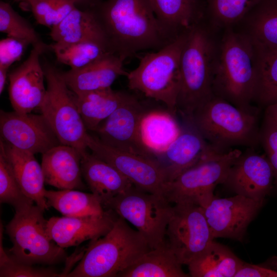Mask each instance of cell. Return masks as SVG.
<instances>
[{
    "label": "cell",
    "instance_id": "obj_30",
    "mask_svg": "<svg viewBox=\"0 0 277 277\" xmlns=\"http://www.w3.org/2000/svg\"><path fill=\"white\" fill-rule=\"evenodd\" d=\"M243 261L228 247L213 241L188 265L190 276L234 277Z\"/></svg>",
    "mask_w": 277,
    "mask_h": 277
},
{
    "label": "cell",
    "instance_id": "obj_38",
    "mask_svg": "<svg viewBox=\"0 0 277 277\" xmlns=\"http://www.w3.org/2000/svg\"><path fill=\"white\" fill-rule=\"evenodd\" d=\"M3 226L0 228V277H61L51 268L34 267L13 260L3 245Z\"/></svg>",
    "mask_w": 277,
    "mask_h": 277
},
{
    "label": "cell",
    "instance_id": "obj_31",
    "mask_svg": "<svg viewBox=\"0 0 277 277\" xmlns=\"http://www.w3.org/2000/svg\"><path fill=\"white\" fill-rule=\"evenodd\" d=\"M47 204L64 216H83L103 213L106 209L93 193L76 189L46 190Z\"/></svg>",
    "mask_w": 277,
    "mask_h": 277
},
{
    "label": "cell",
    "instance_id": "obj_12",
    "mask_svg": "<svg viewBox=\"0 0 277 277\" xmlns=\"http://www.w3.org/2000/svg\"><path fill=\"white\" fill-rule=\"evenodd\" d=\"M181 117L180 131L177 136L165 149L154 156V160L164 172L166 183L171 182L201 161L225 152L213 146L204 138L191 117Z\"/></svg>",
    "mask_w": 277,
    "mask_h": 277
},
{
    "label": "cell",
    "instance_id": "obj_19",
    "mask_svg": "<svg viewBox=\"0 0 277 277\" xmlns=\"http://www.w3.org/2000/svg\"><path fill=\"white\" fill-rule=\"evenodd\" d=\"M117 217L110 209L99 214L53 216L47 220V229L51 239L65 248L105 235Z\"/></svg>",
    "mask_w": 277,
    "mask_h": 277
},
{
    "label": "cell",
    "instance_id": "obj_21",
    "mask_svg": "<svg viewBox=\"0 0 277 277\" xmlns=\"http://www.w3.org/2000/svg\"><path fill=\"white\" fill-rule=\"evenodd\" d=\"M42 154V168L46 184L59 189H84L81 161L77 149L60 144Z\"/></svg>",
    "mask_w": 277,
    "mask_h": 277
},
{
    "label": "cell",
    "instance_id": "obj_14",
    "mask_svg": "<svg viewBox=\"0 0 277 277\" xmlns=\"http://www.w3.org/2000/svg\"><path fill=\"white\" fill-rule=\"evenodd\" d=\"M264 202L238 194L226 198L215 197L202 207L213 239L227 238L243 242L248 226Z\"/></svg>",
    "mask_w": 277,
    "mask_h": 277
},
{
    "label": "cell",
    "instance_id": "obj_10",
    "mask_svg": "<svg viewBox=\"0 0 277 277\" xmlns=\"http://www.w3.org/2000/svg\"><path fill=\"white\" fill-rule=\"evenodd\" d=\"M242 153L234 148L201 161L166 183L163 196L171 204L190 203L205 208L215 197V187L223 184L229 168Z\"/></svg>",
    "mask_w": 277,
    "mask_h": 277
},
{
    "label": "cell",
    "instance_id": "obj_27",
    "mask_svg": "<svg viewBox=\"0 0 277 277\" xmlns=\"http://www.w3.org/2000/svg\"><path fill=\"white\" fill-rule=\"evenodd\" d=\"M145 109L139 127L141 142L153 159L173 141L181 128L175 113L168 109Z\"/></svg>",
    "mask_w": 277,
    "mask_h": 277
},
{
    "label": "cell",
    "instance_id": "obj_45",
    "mask_svg": "<svg viewBox=\"0 0 277 277\" xmlns=\"http://www.w3.org/2000/svg\"><path fill=\"white\" fill-rule=\"evenodd\" d=\"M15 2H21L22 3H26L28 0H13Z\"/></svg>",
    "mask_w": 277,
    "mask_h": 277
},
{
    "label": "cell",
    "instance_id": "obj_13",
    "mask_svg": "<svg viewBox=\"0 0 277 277\" xmlns=\"http://www.w3.org/2000/svg\"><path fill=\"white\" fill-rule=\"evenodd\" d=\"M87 147L92 153L116 168L135 187L163 195L166 179L154 160L113 148L90 134Z\"/></svg>",
    "mask_w": 277,
    "mask_h": 277
},
{
    "label": "cell",
    "instance_id": "obj_26",
    "mask_svg": "<svg viewBox=\"0 0 277 277\" xmlns=\"http://www.w3.org/2000/svg\"><path fill=\"white\" fill-rule=\"evenodd\" d=\"M5 152L17 182L25 194L44 211L49 207L45 197V180L42 166L34 154L4 143Z\"/></svg>",
    "mask_w": 277,
    "mask_h": 277
},
{
    "label": "cell",
    "instance_id": "obj_24",
    "mask_svg": "<svg viewBox=\"0 0 277 277\" xmlns=\"http://www.w3.org/2000/svg\"><path fill=\"white\" fill-rule=\"evenodd\" d=\"M50 30L51 38L58 45L93 41L109 45L106 34L92 7L82 10L75 6Z\"/></svg>",
    "mask_w": 277,
    "mask_h": 277
},
{
    "label": "cell",
    "instance_id": "obj_28",
    "mask_svg": "<svg viewBox=\"0 0 277 277\" xmlns=\"http://www.w3.org/2000/svg\"><path fill=\"white\" fill-rule=\"evenodd\" d=\"M131 95L111 87L75 95L77 106L87 129L95 131Z\"/></svg>",
    "mask_w": 277,
    "mask_h": 277
},
{
    "label": "cell",
    "instance_id": "obj_20",
    "mask_svg": "<svg viewBox=\"0 0 277 277\" xmlns=\"http://www.w3.org/2000/svg\"><path fill=\"white\" fill-rule=\"evenodd\" d=\"M170 42L189 32L206 18V0H149Z\"/></svg>",
    "mask_w": 277,
    "mask_h": 277
},
{
    "label": "cell",
    "instance_id": "obj_39",
    "mask_svg": "<svg viewBox=\"0 0 277 277\" xmlns=\"http://www.w3.org/2000/svg\"><path fill=\"white\" fill-rule=\"evenodd\" d=\"M259 144L272 168L277 186V126L264 117L260 127Z\"/></svg>",
    "mask_w": 277,
    "mask_h": 277
},
{
    "label": "cell",
    "instance_id": "obj_32",
    "mask_svg": "<svg viewBox=\"0 0 277 277\" xmlns=\"http://www.w3.org/2000/svg\"><path fill=\"white\" fill-rule=\"evenodd\" d=\"M261 0H206V19L223 30L239 24Z\"/></svg>",
    "mask_w": 277,
    "mask_h": 277
},
{
    "label": "cell",
    "instance_id": "obj_4",
    "mask_svg": "<svg viewBox=\"0 0 277 277\" xmlns=\"http://www.w3.org/2000/svg\"><path fill=\"white\" fill-rule=\"evenodd\" d=\"M90 242L66 277H118L151 249L144 237L119 216L108 232Z\"/></svg>",
    "mask_w": 277,
    "mask_h": 277
},
{
    "label": "cell",
    "instance_id": "obj_25",
    "mask_svg": "<svg viewBox=\"0 0 277 277\" xmlns=\"http://www.w3.org/2000/svg\"><path fill=\"white\" fill-rule=\"evenodd\" d=\"M258 50H277V0H261L235 26Z\"/></svg>",
    "mask_w": 277,
    "mask_h": 277
},
{
    "label": "cell",
    "instance_id": "obj_17",
    "mask_svg": "<svg viewBox=\"0 0 277 277\" xmlns=\"http://www.w3.org/2000/svg\"><path fill=\"white\" fill-rule=\"evenodd\" d=\"M48 49L47 45L33 47L28 58L8 75L9 98L14 111L29 113L43 103L47 89L39 57Z\"/></svg>",
    "mask_w": 277,
    "mask_h": 277
},
{
    "label": "cell",
    "instance_id": "obj_2",
    "mask_svg": "<svg viewBox=\"0 0 277 277\" xmlns=\"http://www.w3.org/2000/svg\"><path fill=\"white\" fill-rule=\"evenodd\" d=\"M257 50L250 39L233 28L222 31L213 71L212 91L244 110H253Z\"/></svg>",
    "mask_w": 277,
    "mask_h": 277
},
{
    "label": "cell",
    "instance_id": "obj_41",
    "mask_svg": "<svg viewBox=\"0 0 277 277\" xmlns=\"http://www.w3.org/2000/svg\"><path fill=\"white\" fill-rule=\"evenodd\" d=\"M234 277H277V271L271 268L244 262Z\"/></svg>",
    "mask_w": 277,
    "mask_h": 277
},
{
    "label": "cell",
    "instance_id": "obj_23",
    "mask_svg": "<svg viewBox=\"0 0 277 277\" xmlns=\"http://www.w3.org/2000/svg\"><path fill=\"white\" fill-rule=\"evenodd\" d=\"M81 170L90 191L98 198L105 208L113 198L133 186L113 166L92 152L87 151L83 154Z\"/></svg>",
    "mask_w": 277,
    "mask_h": 277
},
{
    "label": "cell",
    "instance_id": "obj_7",
    "mask_svg": "<svg viewBox=\"0 0 277 277\" xmlns=\"http://www.w3.org/2000/svg\"><path fill=\"white\" fill-rule=\"evenodd\" d=\"M44 211L36 205L15 211L6 226L12 244L8 254L16 261L32 265H53L67 260L64 248L49 235Z\"/></svg>",
    "mask_w": 277,
    "mask_h": 277
},
{
    "label": "cell",
    "instance_id": "obj_3",
    "mask_svg": "<svg viewBox=\"0 0 277 277\" xmlns=\"http://www.w3.org/2000/svg\"><path fill=\"white\" fill-rule=\"evenodd\" d=\"M222 30L205 19L188 33L180 58V88L176 111L191 117L213 96L212 83L217 47Z\"/></svg>",
    "mask_w": 277,
    "mask_h": 277
},
{
    "label": "cell",
    "instance_id": "obj_34",
    "mask_svg": "<svg viewBox=\"0 0 277 277\" xmlns=\"http://www.w3.org/2000/svg\"><path fill=\"white\" fill-rule=\"evenodd\" d=\"M50 49L59 62L69 66L71 69L83 68L113 53L108 44L93 41L67 45L54 43L50 45Z\"/></svg>",
    "mask_w": 277,
    "mask_h": 277
},
{
    "label": "cell",
    "instance_id": "obj_33",
    "mask_svg": "<svg viewBox=\"0 0 277 277\" xmlns=\"http://www.w3.org/2000/svg\"><path fill=\"white\" fill-rule=\"evenodd\" d=\"M257 50L254 102L267 106L277 102V50Z\"/></svg>",
    "mask_w": 277,
    "mask_h": 277
},
{
    "label": "cell",
    "instance_id": "obj_42",
    "mask_svg": "<svg viewBox=\"0 0 277 277\" xmlns=\"http://www.w3.org/2000/svg\"><path fill=\"white\" fill-rule=\"evenodd\" d=\"M264 118L277 126V102L265 107Z\"/></svg>",
    "mask_w": 277,
    "mask_h": 277
},
{
    "label": "cell",
    "instance_id": "obj_44",
    "mask_svg": "<svg viewBox=\"0 0 277 277\" xmlns=\"http://www.w3.org/2000/svg\"><path fill=\"white\" fill-rule=\"evenodd\" d=\"M75 4L89 5L91 7L94 6L98 0H73Z\"/></svg>",
    "mask_w": 277,
    "mask_h": 277
},
{
    "label": "cell",
    "instance_id": "obj_18",
    "mask_svg": "<svg viewBox=\"0 0 277 277\" xmlns=\"http://www.w3.org/2000/svg\"><path fill=\"white\" fill-rule=\"evenodd\" d=\"M273 183V171L266 156L248 151L231 165L223 184L235 194L264 201Z\"/></svg>",
    "mask_w": 277,
    "mask_h": 277
},
{
    "label": "cell",
    "instance_id": "obj_40",
    "mask_svg": "<svg viewBox=\"0 0 277 277\" xmlns=\"http://www.w3.org/2000/svg\"><path fill=\"white\" fill-rule=\"evenodd\" d=\"M27 42L7 36L0 41V67L9 69L14 62L20 60L26 48Z\"/></svg>",
    "mask_w": 277,
    "mask_h": 277
},
{
    "label": "cell",
    "instance_id": "obj_35",
    "mask_svg": "<svg viewBox=\"0 0 277 277\" xmlns=\"http://www.w3.org/2000/svg\"><path fill=\"white\" fill-rule=\"evenodd\" d=\"M0 202L8 204L18 211L34 202L22 191L5 152L4 142H0Z\"/></svg>",
    "mask_w": 277,
    "mask_h": 277
},
{
    "label": "cell",
    "instance_id": "obj_11",
    "mask_svg": "<svg viewBox=\"0 0 277 277\" xmlns=\"http://www.w3.org/2000/svg\"><path fill=\"white\" fill-rule=\"evenodd\" d=\"M166 238V244L181 263L187 265L214 240L203 208L190 203L173 205Z\"/></svg>",
    "mask_w": 277,
    "mask_h": 277
},
{
    "label": "cell",
    "instance_id": "obj_15",
    "mask_svg": "<svg viewBox=\"0 0 277 277\" xmlns=\"http://www.w3.org/2000/svg\"><path fill=\"white\" fill-rule=\"evenodd\" d=\"M0 132L7 144L34 154L61 144L42 114L1 110Z\"/></svg>",
    "mask_w": 277,
    "mask_h": 277
},
{
    "label": "cell",
    "instance_id": "obj_36",
    "mask_svg": "<svg viewBox=\"0 0 277 277\" xmlns=\"http://www.w3.org/2000/svg\"><path fill=\"white\" fill-rule=\"evenodd\" d=\"M0 31L25 41L33 47L46 45L33 27L8 3L0 2Z\"/></svg>",
    "mask_w": 277,
    "mask_h": 277
},
{
    "label": "cell",
    "instance_id": "obj_16",
    "mask_svg": "<svg viewBox=\"0 0 277 277\" xmlns=\"http://www.w3.org/2000/svg\"><path fill=\"white\" fill-rule=\"evenodd\" d=\"M146 108L130 97L98 127L97 138L113 148L153 159L140 139L139 127Z\"/></svg>",
    "mask_w": 277,
    "mask_h": 277
},
{
    "label": "cell",
    "instance_id": "obj_8",
    "mask_svg": "<svg viewBox=\"0 0 277 277\" xmlns=\"http://www.w3.org/2000/svg\"><path fill=\"white\" fill-rule=\"evenodd\" d=\"M45 97L39 109L61 144L87 152L89 134L78 110L75 94L69 88L62 72L46 65Z\"/></svg>",
    "mask_w": 277,
    "mask_h": 277
},
{
    "label": "cell",
    "instance_id": "obj_5",
    "mask_svg": "<svg viewBox=\"0 0 277 277\" xmlns=\"http://www.w3.org/2000/svg\"><path fill=\"white\" fill-rule=\"evenodd\" d=\"M204 138L221 151L259 144V109H240L213 96L191 116Z\"/></svg>",
    "mask_w": 277,
    "mask_h": 277
},
{
    "label": "cell",
    "instance_id": "obj_6",
    "mask_svg": "<svg viewBox=\"0 0 277 277\" xmlns=\"http://www.w3.org/2000/svg\"><path fill=\"white\" fill-rule=\"evenodd\" d=\"M188 33L158 50L146 53L140 58L138 66L126 76L130 89L162 103L175 114L181 83V55Z\"/></svg>",
    "mask_w": 277,
    "mask_h": 277
},
{
    "label": "cell",
    "instance_id": "obj_22",
    "mask_svg": "<svg viewBox=\"0 0 277 277\" xmlns=\"http://www.w3.org/2000/svg\"><path fill=\"white\" fill-rule=\"evenodd\" d=\"M124 61L113 53L83 68L62 72L69 88L75 94L111 88L120 76H126Z\"/></svg>",
    "mask_w": 277,
    "mask_h": 277
},
{
    "label": "cell",
    "instance_id": "obj_29",
    "mask_svg": "<svg viewBox=\"0 0 277 277\" xmlns=\"http://www.w3.org/2000/svg\"><path fill=\"white\" fill-rule=\"evenodd\" d=\"M182 264L166 244L150 249L118 275V277H188Z\"/></svg>",
    "mask_w": 277,
    "mask_h": 277
},
{
    "label": "cell",
    "instance_id": "obj_1",
    "mask_svg": "<svg viewBox=\"0 0 277 277\" xmlns=\"http://www.w3.org/2000/svg\"><path fill=\"white\" fill-rule=\"evenodd\" d=\"M91 7L112 52L124 61L141 51L158 50L171 42L149 0H106Z\"/></svg>",
    "mask_w": 277,
    "mask_h": 277
},
{
    "label": "cell",
    "instance_id": "obj_43",
    "mask_svg": "<svg viewBox=\"0 0 277 277\" xmlns=\"http://www.w3.org/2000/svg\"><path fill=\"white\" fill-rule=\"evenodd\" d=\"M8 69L0 67V94H1L3 92L4 87L6 84Z\"/></svg>",
    "mask_w": 277,
    "mask_h": 277
},
{
    "label": "cell",
    "instance_id": "obj_9",
    "mask_svg": "<svg viewBox=\"0 0 277 277\" xmlns=\"http://www.w3.org/2000/svg\"><path fill=\"white\" fill-rule=\"evenodd\" d=\"M172 206L164 196L133 186L113 198L105 209L112 210L134 226L152 249L166 244V230Z\"/></svg>",
    "mask_w": 277,
    "mask_h": 277
},
{
    "label": "cell",
    "instance_id": "obj_37",
    "mask_svg": "<svg viewBox=\"0 0 277 277\" xmlns=\"http://www.w3.org/2000/svg\"><path fill=\"white\" fill-rule=\"evenodd\" d=\"M27 4L36 22L50 29L76 6L73 0H28Z\"/></svg>",
    "mask_w": 277,
    "mask_h": 277
}]
</instances>
